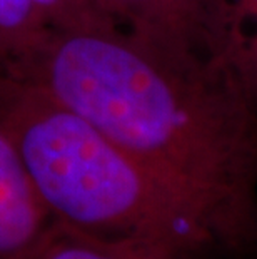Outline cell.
I'll list each match as a JSON object with an SVG mask.
<instances>
[{"instance_id": "obj_1", "label": "cell", "mask_w": 257, "mask_h": 259, "mask_svg": "<svg viewBox=\"0 0 257 259\" xmlns=\"http://www.w3.org/2000/svg\"><path fill=\"white\" fill-rule=\"evenodd\" d=\"M5 70L42 85L156 174L219 251L257 256V97L205 56L119 27L48 30Z\"/></svg>"}, {"instance_id": "obj_2", "label": "cell", "mask_w": 257, "mask_h": 259, "mask_svg": "<svg viewBox=\"0 0 257 259\" xmlns=\"http://www.w3.org/2000/svg\"><path fill=\"white\" fill-rule=\"evenodd\" d=\"M0 129L56 223L106 242L190 257L217 249L156 174L42 85L0 70Z\"/></svg>"}, {"instance_id": "obj_3", "label": "cell", "mask_w": 257, "mask_h": 259, "mask_svg": "<svg viewBox=\"0 0 257 259\" xmlns=\"http://www.w3.org/2000/svg\"><path fill=\"white\" fill-rule=\"evenodd\" d=\"M52 223L14 144L0 129V259H30Z\"/></svg>"}, {"instance_id": "obj_4", "label": "cell", "mask_w": 257, "mask_h": 259, "mask_svg": "<svg viewBox=\"0 0 257 259\" xmlns=\"http://www.w3.org/2000/svg\"><path fill=\"white\" fill-rule=\"evenodd\" d=\"M207 59L257 97V0H200Z\"/></svg>"}, {"instance_id": "obj_5", "label": "cell", "mask_w": 257, "mask_h": 259, "mask_svg": "<svg viewBox=\"0 0 257 259\" xmlns=\"http://www.w3.org/2000/svg\"><path fill=\"white\" fill-rule=\"evenodd\" d=\"M119 29L176 54L204 52L200 0H100ZM207 57V56H205Z\"/></svg>"}, {"instance_id": "obj_6", "label": "cell", "mask_w": 257, "mask_h": 259, "mask_svg": "<svg viewBox=\"0 0 257 259\" xmlns=\"http://www.w3.org/2000/svg\"><path fill=\"white\" fill-rule=\"evenodd\" d=\"M48 30L34 0H0V70L29 57Z\"/></svg>"}, {"instance_id": "obj_7", "label": "cell", "mask_w": 257, "mask_h": 259, "mask_svg": "<svg viewBox=\"0 0 257 259\" xmlns=\"http://www.w3.org/2000/svg\"><path fill=\"white\" fill-rule=\"evenodd\" d=\"M30 259H129L122 242H106L54 221Z\"/></svg>"}, {"instance_id": "obj_8", "label": "cell", "mask_w": 257, "mask_h": 259, "mask_svg": "<svg viewBox=\"0 0 257 259\" xmlns=\"http://www.w3.org/2000/svg\"><path fill=\"white\" fill-rule=\"evenodd\" d=\"M34 5L52 32L82 34L117 27L100 0H34Z\"/></svg>"}, {"instance_id": "obj_9", "label": "cell", "mask_w": 257, "mask_h": 259, "mask_svg": "<svg viewBox=\"0 0 257 259\" xmlns=\"http://www.w3.org/2000/svg\"><path fill=\"white\" fill-rule=\"evenodd\" d=\"M124 249L127 252L129 259H185V257H177L169 252L152 249V247L145 246H137V244H124Z\"/></svg>"}]
</instances>
